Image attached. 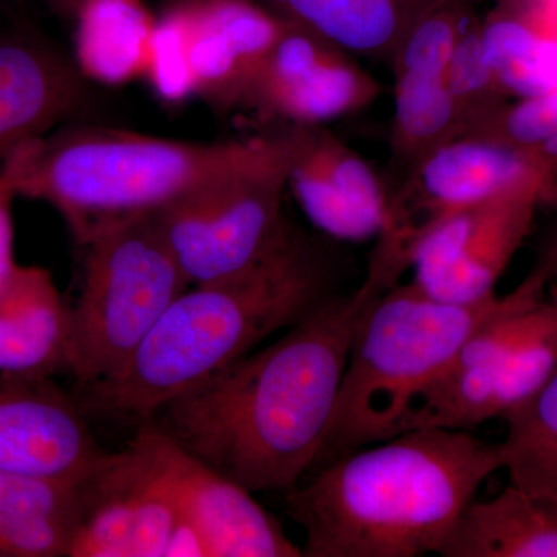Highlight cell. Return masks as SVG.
<instances>
[{"label": "cell", "instance_id": "17", "mask_svg": "<svg viewBox=\"0 0 557 557\" xmlns=\"http://www.w3.org/2000/svg\"><path fill=\"white\" fill-rule=\"evenodd\" d=\"M76 483L0 471V557H69Z\"/></svg>", "mask_w": 557, "mask_h": 557}, {"label": "cell", "instance_id": "22", "mask_svg": "<svg viewBox=\"0 0 557 557\" xmlns=\"http://www.w3.org/2000/svg\"><path fill=\"white\" fill-rule=\"evenodd\" d=\"M480 40L504 89L525 98L542 95L537 60L542 42L536 33L512 17H493L480 25Z\"/></svg>", "mask_w": 557, "mask_h": 557}, {"label": "cell", "instance_id": "30", "mask_svg": "<svg viewBox=\"0 0 557 557\" xmlns=\"http://www.w3.org/2000/svg\"><path fill=\"white\" fill-rule=\"evenodd\" d=\"M16 2H21V0H16Z\"/></svg>", "mask_w": 557, "mask_h": 557}, {"label": "cell", "instance_id": "7", "mask_svg": "<svg viewBox=\"0 0 557 557\" xmlns=\"http://www.w3.org/2000/svg\"><path fill=\"white\" fill-rule=\"evenodd\" d=\"M289 156L288 127L262 135L248 159L153 214L189 285L240 273L292 234Z\"/></svg>", "mask_w": 557, "mask_h": 557}, {"label": "cell", "instance_id": "24", "mask_svg": "<svg viewBox=\"0 0 557 557\" xmlns=\"http://www.w3.org/2000/svg\"><path fill=\"white\" fill-rule=\"evenodd\" d=\"M557 131V89L527 98L505 115L497 113L474 137L512 148H537Z\"/></svg>", "mask_w": 557, "mask_h": 557}, {"label": "cell", "instance_id": "5", "mask_svg": "<svg viewBox=\"0 0 557 557\" xmlns=\"http://www.w3.org/2000/svg\"><path fill=\"white\" fill-rule=\"evenodd\" d=\"M508 299L509 293L479 304L443 302L412 282L381 293L355 333L319 461L398 435L412 399Z\"/></svg>", "mask_w": 557, "mask_h": 557}, {"label": "cell", "instance_id": "27", "mask_svg": "<svg viewBox=\"0 0 557 557\" xmlns=\"http://www.w3.org/2000/svg\"><path fill=\"white\" fill-rule=\"evenodd\" d=\"M431 2L432 0H401L403 10H405L406 17V32L409 30L412 22L416 21L421 13H423V10L426 9Z\"/></svg>", "mask_w": 557, "mask_h": 557}, {"label": "cell", "instance_id": "4", "mask_svg": "<svg viewBox=\"0 0 557 557\" xmlns=\"http://www.w3.org/2000/svg\"><path fill=\"white\" fill-rule=\"evenodd\" d=\"M259 137L196 143L100 126H64L14 153L17 196L50 205L79 247L156 214L248 159Z\"/></svg>", "mask_w": 557, "mask_h": 557}, {"label": "cell", "instance_id": "6", "mask_svg": "<svg viewBox=\"0 0 557 557\" xmlns=\"http://www.w3.org/2000/svg\"><path fill=\"white\" fill-rule=\"evenodd\" d=\"M83 248V287L70 306V373L90 387L124 368L190 285L153 214L102 231Z\"/></svg>", "mask_w": 557, "mask_h": 557}, {"label": "cell", "instance_id": "21", "mask_svg": "<svg viewBox=\"0 0 557 557\" xmlns=\"http://www.w3.org/2000/svg\"><path fill=\"white\" fill-rule=\"evenodd\" d=\"M448 84L460 124V137H474L496 119L494 98L497 89H504V86L486 60L480 25L471 17L450 58Z\"/></svg>", "mask_w": 557, "mask_h": 557}, {"label": "cell", "instance_id": "14", "mask_svg": "<svg viewBox=\"0 0 557 557\" xmlns=\"http://www.w3.org/2000/svg\"><path fill=\"white\" fill-rule=\"evenodd\" d=\"M86 90L75 62L49 44L22 33L0 35V166L78 115Z\"/></svg>", "mask_w": 557, "mask_h": 557}, {"label": "cell", "instance_id": "25", "mask_svg": "<svg viewBox=\"0 0 557 557\" xmlns=\"http://www.w3.org/2000/svg\"><path fill=\"white\" fill-rule=\"evenodd\" d=\"M14 153L0 166V292L5 287L10 274L16 267L14 260L13 205L17 196L14 183Z\"/></svg>", "mask_w": 557, "mask_h": 557}, {"label": "cell", "instance_id": "15", "mask_svg": "<svg viewBox=\"0 0 557 557\" xmlns=\"http://www.w3.org/2000/svg\"><path fill=\"white\" fill-rule=\"evenodd\" d=\"M72 369V314L47 269L16 263L0 292V373L53 379Z\"/></svg>", "mask_w": 557, "mask_h": 557}, {"label": "cell", "instance_id": "12", "mask_svg": "<svg viewBox=\"0 0 557 557\" xmlns=\"http://www.w3.org/2000/svg\"><path fill=\"white\" fill-rule=\"evenodd\" d=\"M102 453L53 379L0 373V471L78 483Z\"/></svg>", "mask_w": 557, "mask_h": 557}, {"label": "cell", "instance_id": "28", "mask_svg": "<svg viewBox=\"0 0 557 557\" xmlns=\"http://www.w3.org/2000/svg\"><path fill=\"white\" fill-rule=\"evenodd\" d=\"M539 159L542 160H557V131L552 137L545 139L542 145L537 146Z\"/></svg>", "mask_w": 557, "mask_h": 557}, {"label": "cell", "instance_id": "13", "mask_svg": "<svg viewBox=\"0 0 557 557\" xmlns=\"http://www.w3.org/2000/svg\"><path fill=\"white\" fill-rule=\"evenodd\" d=\"M533 157L493 139L458 137L429 152L392 197L395 231L409 245L442 215L537 183Z\"/></svg>", "mask_w": 557, "mask_h": 557}, {"label": "cell", "instance_id": "2", "mask_svg": "<svg viewBox=\"0 0 557 557\" xmlns=\"http://www.w3.org/2000/svg\"><path fill=\"white\" fill-rule=\"evenodd\" d=\"M504 469L500 443L418 428L333 458L285 493L306 557L438 555L479 487Z\"/></svg>", "mask_w": 557, "mask_h": 557}, {"label": "cell", "instance_id": "19", "mask_svg": "<svg viewBox=\"0 0 557 557\" xmlns=\"http://www.w3.org/2000/svg\"><path fill=\"white\" fill-rule=\"evenodd\" d=\"M278 16L350 53L394 61L405 38L401 0H260Z\"/></svg>", "mask_w": 557, "mask_h": 557}, {"label": "cell", "instance_id": "18", "mask_svg": "<svg viewBox=\"0 0 557 557\" xmlns=\"http://www.w3.org/2000/svg\"><path fill=\"white\" fill-rule=\"evenodd\" d=\"M73 22V62L84 78L106 86L143 78L157 22L143 0H84Z\"/></svg>", "mask_w": 557, "mask_h": 557}, {"label": "cell", "instance_id": "29", "mask_svg": "<svg viewBox=\"0 0 557 557\" xmlns=\"http://www.w3.org/2000/svg\"><path fill=\"white\" fill-rule=\"evenodd\" d=\"M544 270L547 271L548 278L557 277V248L552 256H549L547 265H544Z\"/></svg>", "mask_w": 557, "mask_h": 557}, {"label": "cell", "instance_id": "20", "mask_svg": "<svg viewBox=\"0 0 557 557\" xmlns=\"http://www.w3.org/2000/svg\"><path fill=\"white\" fill-rule=\"evenodd\" d=\"M504 418L500 445L509 483L557 497V369Z\"/></svg>", "mask_w": 557, "mask_h": 557}, {"label": "cell", "instance_id": "10", "mask_svg": "<svg viewBox=\"0 0 557 557\" xmlns=\"http://www.w3.org/2000/svg\"><path fill=\"white\" fill-rule=\"evenodd\" d=\"M134 438L177 498L205 556L302 557L252 493L190 456L156 424L146 421Z\"/></svg>", "mask_w": 557, "mask_h": 557}, {"label": "cell", "instance_id": "26", "mask_svg": "<svg viewBox=\"0 0 557 557\" xmlns=\"http://www.w3.org/2000/svg\"><path fill=\"white\" fill-rule=\"evenodd\" d=\"M44 2L58 16L73 21L84 0H44Z\"/></svg>", "mask_w": 557, "mask_h": 557}, {"label": "cell", "instance_id": "1", "mask_svg": "<svg viewBox=\"0 0 557 557\" xmlns=\"http://www.w3.org/2000/svg\"><path fill=\"white\" fill-rule=\"evenodd\" d=\"M405 271L375 248L354 293L330 296L274 343L172 399L150 423L249 493H288L319 461L359 322Z\"/></svg>", "mask_w": 557, "mask_h": 557}, {"label": "cell", "instance_id": "3", "mask_svg": "<svg viewBox=\"0 0 557 557\" xmlns=\"http://www.w3.org/2000/svg\"><path fill=\"white\" fill-rule=\"evenodd\" d=\"M324 260L296 230L249 269L190 285L89 408L149 421L168 403L251 354L329 299Z\"/></svg>", "mask_w": 557, "mask_h": 557}, {"label": "cell", "instance_id": "9", "mask_svg": "<svg viewBox=\"0 0 557 557\" xmlns=\"http://www.w3.org/2000/svg\"><path fill=\"white\" fill-rule=\"evenodd\" d=\"M537 189V183L519 186L417 231L408 245L410 282L443 302L496 296L498 278L530 226Z\"/></svg>", "mask_w": 557, "mask_h": 557}, {"label": "cell", "instance_id": "11", "mask_svg": "<svg viewBox=\"0 0 557 557\" xmlns=\"http://www.w3.org/2000/svg\"><path fill=\"white\" fill-rule=\"evenodd\" d=\"M379 95V83L347 51L287 21L245 108L287 126H322L364 109Z\"/></svg>", "mask_w": 557, "mask_h": 557}, {"label": "cell", "instance_id": "23", "mask_svg": "<svg viewBox=\"0 0 557 557\" xmlns=\"http://www.w3.org/2000/svg\"><path fill=\"white\" fill-rule=\"evenodd\" d=\"M143 79L163 102L178 104L194 97L189 70V25L175 0L157 17Z\"/></svg>", "mask_w": 557, "mask_h": 557}, {"label": "cell", "instance_id": "8", "mask_svg": "<svg viewBox=\"0 0 557 557\" xmlns=\"http://www.w3.org/2000/svg\"><path fill=\"white\" fill-rule=\"evenodd\" d=\"M78 525L69 557L205 556L177 498L135 438L102 453L76 483Z\"/></svg>", "mask_w": 557, "mask_h": 557}, {"label": "cell", "instance_id": "16", "mask_svg": "<svg viewBox=\"0 0 557 557\" xmlns=\"http://www.w3.org/2000/svg\"><path fill=\"white\" fill-rule=\"evenodd\" d=\"M438 556L557 557V497L508 482L468 505Z\"/></svg>", "mask_w": 557, "mask_h": 557}]
</instances>
